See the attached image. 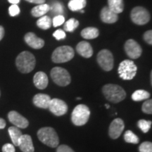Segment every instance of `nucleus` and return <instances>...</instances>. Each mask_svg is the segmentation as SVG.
Here are the masks:
<instances>
[{"label":"nucleus","instance_id":"f257e3e1","mask_svg":"<svg viewBox=\"0 0 152 152\" xmlns=\"http://www.w3.org/2000/svg\"><path fill=\"white\" fill-rule=\"evenodd\" d=\"M35 57L29 52H23L18 54L16 59L18 70L22 73H29L35 67Z\"/></svg>","mask_w":152,"mask_h":152},{"label":"nucleus","instance_id":"f03ea898","mask_svg":"<svg viewBox=\"0 0 152 152\" xmlns=\"http://www.w3.org/2000/svg\"><path fill=\"white\" fill-rule=\"evenodd\" d=\"M102 92L107 100L112 103H119L126 97V92L121 86L114 84H107L102 88Z\"/></svg>","mask_w":152,"mask_h":152},{"label":"nucleus","instance_id":"7ed1b4c3","mask_svg":"<svg viewBox=\"0 0 152 152\" xmlns=\"http://www.w3.org/2000/svg\"><path fill=\"white\" fill-rule=\"evenodd\" d=\"M37 137L39 141L46 144L48 147L55 148L58 147L59 139L54 128L45 127L40 128L37 132Z\"/></svg>","mask_w":152,"mask_h":152},{"label":"nucleus","instance_id":"20e7f679","mask_svg":"<svg viewBox=\"0 0 152 152\" xmlns=\"http://www.w3.org/2000/svg\"><path fill=\"white\" fill-rule=\"evenodd\" d=\"M90 115V109L85 104H79L75 106L72 112L71 121L76 126H82L87 123Z\"/></svg>","mask_w":152,"mask_h":152},{"label":"nucleus","instance_id":"39448f33","mask_svg":"<svg viewBox=\"0 0 152 152\" xmlns=\"http://www.w3.org/2000/svg\"><path fill=\"white\" fill-rule=\"evenodd\" d=\"M75 52L70 46H61L57 48L52 53V61L56 64H62L71 61L74 57Z\"/></svg>","mask_w":152,"mask_h":152},{"label":"nucleus","instance_id":"423d86ee","mask_svg":"<svg viewBox=\"0 0 152 152\" xmlns=\"http://www.w3.org/2000/svg\"><path fill=\"white\" fill-rule=\"evenodd\" d=\"M137 68L132 61L126 59L123 61L118 66L119 76L124 80H130L135 77Z\"/></svg>","mask_w":152,"mask_h":152},{"label":"nucleus","instance_id":"0eeeda50","mask_svg":"<svg viewBox=\"0 0 152 152\" xmlns=\"http://www.w3.org/2000/svg\"><path fill=\"white\" fill-rule=\"evenodd\" d=\"M51 77L57 85L61 87L67 86L71 83V75L67 70L61 67H54L51 71Z\"/></svg>","mask_w":152,"mask_h":152},{"label":"nucleus","instance_id":"6e6552de","mask_svg":"<svg viewBox=\"0 0 152 152\" xmlns=\"http://www.w3.org/2000/svg\"><path fill=\"white\" fill-rule=\"evenodd\" d=\"M97 62L104 71H111L114 65L113 54L108 49H102L97 54Z\"/></svg>","mask_w":152,"mask_h":152},{"label":"nucleus","instance_id":"1a4fd4ad","mask_svg":"<svg viewBox=\"0 0 152 152\" xmlns=\"http://www.w3.org/2000/svg\"><path fill=\"white\" fill-rule=\"evenodd\" d=\"M130 17L133 23L140 26L147 24L150 20L149 13L147 9L142 7H134L131 11Z\"/></svg>","mask_w":152,"mask_h":152},{"label":"nucleus","instance_id":"9d476101","mask_svg":"<svg viewBox=\"0 0 152 152\" xmlns=\"http://www.w3.org/2000/svg\"><path fill=\"white\" fill-rule=\"evenodd\" d=\"M48 109L54 115L61 116L67 113L68 108L65 102L59 99L54 98L51 99Z\"/></svg>","mask_w":152,"mask_h":152},{"label":"nucleus","instance_id":"9b49d317","mask_svg":"<svg viewBox=\"0 0 152 152\" xmlns=\"http://www.w3.org/2000/svg\"><path fill=\"white\" fill-rule=\"evenodd\" d=\"M125 51L128 56L132 59H137L142 55V49L135 40L128 39L125 44Z\"/></svg>","mask_w":152,"mask_h":152},{"label":"nucleus","instance_id":"f8f14e48","mask_svg":"<svg viewBox=\"0 0 152 152\" xmlns=\"http://www.w3.org/2000/svg\"><path fill=\"white\" fill-rule=\"evenodd\" d=\"M9 121L18 128H26L29 125V121L17 111H11L8 113Z\"/></svg>","mask_w":152,"mask_h":152},{"label":"nucleus","instance_id":"ddd939ff","mask_svg":"<svg viewBox=\"0 0 152 152\" xmlns=\"http://www.w3.org/2000/svg\"><path fill=\"white\" fill-rule=\"evenodd\" d=\"M125 128V124L121 118L114 119L109 126V134L110 137L115 140L118 138L122 134Z\"/></svg>","mask_w":152,"mask_h":152},{"label":"nucleus","instance_id":"4468645a","mask_svg":"<svg viewBox=\"0 0 152 152\" xmlns=\"http://www.w3.org/2000/svg\"><path fill=\"white\" fill-rule=\"evenodd\" d=\"M24 39L28 46L35 49L42 48L45 45V41L33 33H28L25 35Z\"/></svg>","mask_w":152,"mask_h":152},{"label":"nucleus","instance_id":"2eb2a0df","mask_svg":"<svg viewBox=\"0 0 152 152\" xmlns=\"http://www.w3.org/2000/svg\"><path fill=\"white\" fill-rule=\"evenodd\" d=\"M18 147L23 152H34L35 151L33 140L28 134H23L19 140Z\"/></svg>","mask_w":152,"mask_h":152},{"label":"nucleus","instance_id":"dca6fc26","mask_svg":"<svg viewBox=\"0 0 152 152\" xmlns=\"http://www.w3.org/2000/svg\"><path fill=\"white\" fill-rule=\"evenodd\" d=\"M33 83L35 86L39 90L45 89L49 83L48 77H47V74L42 71L36 73L33 77Z\"/></svg>","mask_w":152,"mask_h":152},{"label":"nucleus","instance_id":"f3484780","mask_svg":"<svg viewBox=\"0 0 152 152\" xmlns=\"http://www.w3.org/2000/svg\"><path fill=\"white\" fill-rule=\"evenodd\" d=\"M100 18L101 20L106 23H114L118 20V14L110 10L107 7H105L101 11Z\"/></svg>","mask_w":152,"mask_h":152},{"label":"nucleus","instance_id":"a211bd4d","mask_svg":"<svg viewBox=\"0 0 152 152\" xmlns=\"http://www.w3.org/2000/svg\"><path fill=\"white\" fill-rule=\"evenodd\" d=\"M76 51L78 54L85 58H90L93 54V49L91 45L85 41H82L76 46Z\"/></svg>","mask_w":152,"mask_h":152},{"label":"nucleus","instance_id":"6ab92c4d","mask_svg":"<svg viewBox=\"0 0 152 152\" xmlns=\"http://www.w3.org/2000/svg\"><path fill=\"white\" fill-rule=\"evenodd\" d=\"M51 99L49 95L45 94H37L33 97V104L38 108L48 109Z\"/></svg>","mask_w":152,"mask_h":152},{"label":"nucleus","instance_id":"aec40b11","mask_svg":"<svg viewBox=\"0 0 152 152\" xmlns=\"http://www.w3.org/2000/svg\"><path fill=\"white\" fill-rule=\"evenodd\" d=\"M108 8L116 14L122 13L124 9L123 0H108Z\"/></svg>","mask_w":152,"mask_h":152},{"label":"nucleus","instance_id":"412c9836","mask_svg":"<svg viewBox=\"0 0 152 152\" xmlns=\"http://www.w3.org/2000/svg\"><path fill=\"white\" fill-rule=\"evenodd\" d=\"M50 10V7L47 4H42L33 8L31 10V14L34 17H42L45 16Z\"/></svg>","mask_w":152,"mask_h":152},{"label":"nucleus","instance_id":"4be33fe9","mask_svg":"<svg viewBox=\"0 0 152 152\" xmlns=\"http://www.w3.org/2000/svg\"><path fill=\"white\" fill-rule=\"evenodd\" d=\"M9 134L10 135V137L12 140L13 144L14 146H18L19 140H20V137L23 135L21 131L19 130L18 128L16 126H11L9 128L8 130Z\"/></svg>","mask_w":152,"mask_h":152},{"label":"nucleus","instance_id":"5701e85b","mask_svg":"<svg viewBox=\"0 0 152 152\" xmlns=\"http://www.w3.org/2000/svg\"><path fill=\"white\" fill-rule=\"evenodd\" d=\"M99 35V32L97 28L94 27L85 28L81 32V36L85 39H92L96 38Z\"/></svg>","mask_w":152,"mask_h":152},{"label":"nucleus","instance_id":"b1692460","mask_svg":"<svg viewBox=\"0 0 152 152\" xmlns=\"http://www.w3.org/2000/svg\"><path fill=\"white\" fill-rule=\"evenodd\" d=\"M86 4V0H71L68 2V8L73 11H77L85 7Z\"/></svg>","mask_w":152,"mask_h":152},{"label":"nucleus","instance_id":"393cba45","mask_svg":"<svg viewBox=\"0 0 152 152\" xmlns=\"http://www.w3.org/2000/svg\"><path fill=\"white\" fill-rule=\"evenodd\" d=\"M52 25V20L50 17L47 16H43L39 18L37 21V26L39 28L43 30H47L51 28Z\"/></svg>","mask_w":152,"mask_h":152},{"label":"nucleus","instance_id":"a878e982","mask_svg":"<svg viewBox=\"0 0 152 152\" xmlns=\"http://www.w3.org/2000/svg\"><path fill=\"white\" fill-rule=\"evenodd\" d=\"M150 97V94L146 90H138L132 94V99L134 102H140L147 99Z\"/></svg>","mask_w":152,"mask_h":152},{"label":"nucleus","instance_id":"bb28decb","mask_svg":"<svg viewBox=\"0 0 152 152\" xmlns=\"http://www.w3.org/2000/svg\"><path fill=\"white\" fill-rule=\"evenodd\" d=\"M124 140L125 141L128 142V143L134 144H138L139 142H140V139H139L138 137L131 130H127L126 132H125Z\"/></svg>","mask_w":152,"mask_h":152},{"label":"nucleus","instance_id":"cd10ccee","mask_svg":"<svg viewBox=\"0 0 152 152\" xmlns=\"http://www.w3.org/2000/svg\"><path fill=\"white\" fill-rule=\"evenodd\" d=\"M79 21L75 18H71L66 22L64 25V30L67 32H73L78 27Z\"/></svg>","mask_w":152,"mask_h":152},{"label":"nucleus","instance_id":"c85d7f7f","mask_svg":"<svg viewBox=\"0 0 152 152\" xmlns=\"http://www.w3.org/2000/svg\"><path fill=\"white\" fill-rule=\"evenodd\" d=\"M138 127L144 133H147L149 131L151 127V121L146 120H140L137 123Z\"/></svg>","mask_w":152,"mask_h":152},{"label":"nucleus","instance_id":"c756f323","mask_svg":"<svg viewBox=\"0 0 152 152\" xmlns=\"http://www.w3.org/2000/svg\"><path fill=\"white\" fill-rule=\"evenodd\" d=\"M142 110L144 113L147 114H151L152 113V100L149 99L146 101L142 104Z\"/></svg>","mask_w":152,"mask_h":152},{"label":"nucleus","instance_id":"7c9ffc66","mask_svg":"<svg viewBox=\"0 0 152 152\" xmlns=\"http://www.w3.org/2000/svg\"><path fill=\"white\" fill-rule=\"evenodd\" d=\"M140 152H152V143L150 142H144L140 144L139 147Z\"/></svg>","mask_w":152,"mask_h":152},{"label":"nucleus","instance_id":"2f4dec72","mask_svg":"<svg viewBox=\"0 0 152 152\" xmlns=\"http://www.w3.org/2000/svg\"><path fill=\"white\" fill-rule=\"evenodd\" d=\"M65 22V18L63 15H57L53 18L52 20V25L54 27H57V26H59L61 25H62Z\"/></svg>","mask_w":152,"mask_h":152},{"label":"nucleus","instance_id":"473e14b6","mask_svg":"<svg viewBox=\"0 0 152 152\" xmlns=\"http://www.w3.org/2000/svg\"><path fill=\"white\" fill-rule=\"evenodd\" d=\"M51 10H52L54 13H55V14H58V15H61L63 11H64V8H63V6L61 4L56 2L53 4L52 7L51 8Z\"/></svg>","mask_w":152,"mask_h":152},{"label":"nucleus","instance_id":"72a5a7b5","mask_svg":"<svg viewBox=\"0 0 152 152\" xmlns=\"http://www.w3.org/2000/svg\"><path fill=\"white\" fill-rule=\"evenodd\" d=\"M20 8L17 4H12L9 7V13L11 16H16L20 14Z\"/></svg>","mask_w":152,"mask_h":152},{"label":"nucleus","instance_id":"f704fd0d","mask_svg":"<svg viewBox=\"0 0 152 152\" xmlns=\"http://www.w3.org/2000/svg\"><path fill=\"white\" fill-rule=\"evenodd\" d=\"M53 36L56 38L57 40H60V39H64V38L66 37V35L64 30L58 29L56 30V31L53 33Z\"/></svg>","mask_w":152,"mask_h":152},{"label":"nucleus","instance_id":"c9c22d12","mask_svg":"<svg viewBox=\"0 0 152 152\" xmlns=\"http://www.w3.org/2000/svg\"><path fill=\"white\" fill-rule=\"evenodd\" d=\"M2 152H16L14 145L7 143L2 147Z\"/></svg>","mask_w":152,"mask_h":152},{"label":"nucleus","instance_id":"e433bc0d","mask_svg":"<svg viewBox=\"0 0 152 152\" xmlns=\"http://www.w3.org/2000/svg\"><path fill=\"white\" fill-rule=\"evenodd\" d=\"M144 39L147 43L151 45L152 44V31L151 30H148L144 34Z\"/></svg>","mask_w":152,"mask_h":152},{"label":"nucleus","instance_id":"4c0bfd02","mask_svg":"<svg viewBox=\"0 0 152 152\" xmlns=\"http://www.w3.org/2000/svg\"><path fill=\"white\" fill-rule=\"evenodd\" d=\"M56 152H75L71 147H68L67 145H60L59 147H58L56 150Z\"/></svg>","mask_w":152,"mask_h":152},{"label":"nucleus","instance_id":"58836bf2","mask_svg":"<svg viewBox=\"0 0 152 152\" xmlns=\"http://www.w3.org/2000/svg\"><path fill=\"white\" fill-rule=\"evenodd\" d=\"M30 3L37 4H45V0H26Z\"/></svg>","mask_w":152,"mask_h":152},{"label":"nucleus","instance_id":"ea45409f","mask_svg":"<svg viewBox=\"0 0 152 152\" xmlns=\"http://www.w3.org/2000/svg\"><path fill=\"white\" fill-rule=\"evenodd\" d=\"M6 121L3 118H0V130L1 129H4L6 127Z\"/></svg>","mask_w":152,"mask_h":152},{"label":"nucleus","instance_id":"a19ab883","mask_svg":"<svg viewBox=\"0 0 152 152\" xmlns=\"http://www.w3.org/2000/svg\"><path fill=\"white\" fill-rule=\"evenodd\" d=\"M4 36V29L2 26H0V41L3 39Z\"/></svg>","mask_w":152,"mask_h":152},{"label":"nucleus","instance_id":"79ce46f5","mask_svg":"<svg viewBox=\"0 0 152 152\" xmlns=\"http://www.w3.org/2000/svg\"><path fill=\"white\" fill-rule=\"evenodd\" d=\"M20 0H8L9 3L12 4H18L20 2Z\"/></svg>","mask_w":152,"mask_h":152},{"label":"nucleus","instance_id":"37998d69","mask_svg":"<svg viewBox=\"0 0 152 152\" xmlns=\"http://www.w3.org/2000/svg\"><path fill=\"white\" fill-rule=\"evenodd\" d=\"M80 13H83V14H84V13H85V11L83 10V9H81V10H80Z\"/></svg>","mask_w":152,"mask_h":152},{"label":"nucleus","instance_id":"c03bdc74","mask_svg":"<svg viewBox=\"0 0 152 152\" xmlns=\"http://www.w3.org/2000/svg\"><path fill=\"white\" fill-rule=\"evenodd\" d=\"M106 109H109L110 106H109V104H106Z\"/></svg>","mask_w":152,"mask_h":152},{"label":"nucleus","instance_id":"a18cd8bd","mask_svg":"<svg viewBox=\"0 0 152 152\" xmlns=\"http://www.w3.org/2000/svg\"><path fill=\"white\" fill-rule=\"evenodd\" d=\"M77 99H78V100H79V99H81V98H80V97H77Z\"/></svg>","mask_w":152,"mask_h":152},{"label":"nucleus","instance_id":"49530a36","mask_svg":"<svg viewBox=\"0 0 152 152\" xmlns=\"http://www.w3.org/2000/svg\"><path fill=\"white\" fill-rule=\"evenodd\" d=\"M0 96H1V93H0Z\"/></svg>","mask_w":152,"mask_h":152}]
</instances>
